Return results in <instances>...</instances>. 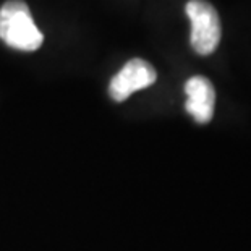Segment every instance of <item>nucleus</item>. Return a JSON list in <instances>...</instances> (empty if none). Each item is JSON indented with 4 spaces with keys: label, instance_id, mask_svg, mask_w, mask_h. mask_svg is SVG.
<instances>
[{
    "label": "nucleus",
    "instance_id": "7ed1b4c3",
    "mask_svg": "<svg viewBox=\"0 0 251 251\" xmlns=\"http://www.w3.org/2000/svg\"><path fill=\"white\" fill-rule=\"evenodd\" d=\"M156 78L157 73L151 63H148L143 58H131L110 79L109 94L115 102H124L133 93L154 84Z\"/></svg>",
    "mask_w": 251,
    "mask_h": 251
},
{
    "label": "nucleus",
    "instance_id": "20e7f679",
    "mask_svg": "<svg viewBox=\"0 0 251 251\" xmlns=\"http://www.w3.org/2000/svg\"><path fill=\"white\" fill-rule=\"evenodd\" d=\"M186 112L198 124H209L214 115L216 91L212 83L204 76H193L185 84Z\"/></svg>",
    "mask_w": 251,
    "mask_h": 251
},
{
    "label": "nucleus",
    "instance_id": "f257e3e1",
    "mask_svg": "<svg viewBox=\"0 0 251 251\" xmlns=\"http://www.w3.org/2000/svg\"><path fill=\"white\" fill-rule=\"evenodd\" d=\"M0 37L7 46L23 52H34L44 42V36L36 26L29 7L23 0H8L2 5Z\"/></svg>",
    "mask_w": 251,
    "mask_h": 251
},
{
    "label": "nucleus",
    "instance_id": "f03ea898",
    "mask_svg": "<svg viewBox=\"0 0 251 251\" xmlns=\"http://www.w3.org/2000/svg\"><path fill=\"white\" fill-rule=\"evenodd\" d=\"M185 12L191 21V47L200 55L212 54L217 49L222 34L217 10L206 0H190Z\"/></svg>",
    "mask_w": 251,
    "mask_h": 251
}]
</instances>
